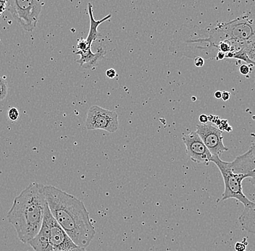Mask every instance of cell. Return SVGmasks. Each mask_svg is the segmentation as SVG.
<instances>
[{
    "mask_svg": "<svg viewBox=\"0 0 255 251\" xmlns=\"http://www.w3.org/2000/svg\"><path fill=\"white\" fill-rule=\"evenodd\" d=\"M51 214L73 242L85 249L95 238V228L84 203L52 185H44Z\"/></svg>",
    "mask_w": 255,
    "mask_h": 251,
    "instance_id": "6da1fadb",
    "label": "cell"
},
{
    "mask_svg": "<svg viewBox=\"0 0 255 251\" xmlns=\"http://www.w3.org/2000/svg\"><path fill=\"white\" fill-rule=\"evenodd\" d=\"M47 207L42 184L32 182L15 197L6 217L22 243L28 244L39 233Z\"/></svg>",
    "mask_w": 255,
    "mask_h": 251,
    "instance_id": "7a4b0ae2",
    "label": "cell"
},
{
    "mask_svg": "<svg viewBox=\"0 0 255 251\" xmlns=\"http://www.w3.org/2000/svg\"><path fill=\"white\" fill-rule=\"evenodd\" d=\"M204 38L210 48L218 52V44L223 41H235L246 44L255 38V10L226 23H218L207 30Z\"/></svg>",
    "mask_w": 255,
    "mask_h": 251,
    "instance_id": "3957f363",
    "label": "cell"
},
{
    "mask_svg": "<svg viewBox=\"0 0 255 251\" xmlns=\"http://www.w3.org/2000/svg\"><path fill=\"white\" fill-rule=\"evenodd\" d=\"M211 162L218 167L222 174L225 185L222 201L233 198L242 203L245 208L251 206L253 202L244 194L242 187V181L247 177L252 178L251 176L234 172L231 169L230 162L223 161L219 157L213 156Z\"/></svg>",
    "mask_w": 255,
    "mask_h": 251,
    "instance_id": "277c9868",
    "label": "cell"
},
{
    "mask_svg": "<svg viewBox=\"0 0 255 251\" xmlns=\"http://www.w3.org/2000/svg\"><path fill=\"white\" fill-rule=\"evenodd\" d=\"M44 2L37 0H9L7 9L25 31H33L37 25Z\"/></svg>",
    "mask_w": 255,
    "mask_h": 251,
    "instance_id": "5b68a950",
    "label": "cell"
},
{
    "mask_svg": "<svg viewBox=\"0 0 255 251\" xmlns=\"http://www.w3.org/2000/svg\"><path fill=\"white\" fill-rule=\"evenodd\" d=\"M88 12H89V17H90V29H89V34L87 39H85L87 42V49L84 52H75L76 55H80V59L78 60L77 63L83 68L87 69L95 68L99 63H100L105 55H106V51L102 47H99L97 49V52L96 53L92 52L91 47H92V43L97 40L98 36H100L97 28L100 26L102 23L106 20H109L112 17L111 14L107 15L102 20H96L93 14V7L91 3L88 4Z\"/></svg>",
    "mask_w": 255,
    "mask_h": 251,
    "instance_id": "8992f818",
    "label": "cell"
},
{
    "mask_svg": "<svg viewBox=\"0 0 255 251\" xmlns=\"http://www.w3.org/2000/svg\"><path fill=\"white\" fill-rule=\"evenodd\" d=\"M86 127L88 130H103L113 133L119 129V115L114 111L94 105L88 111Z\"/></svg>",
    "mask_w": 255,
    "mask_h": 251,
    "instance_id": "52a82bcc",
    "label": "cell"
},
{
    "mask_svg": "<svg viewBox=\"0 0 255 251\" xmlns=\"http://www.w3.org/2000/svg\"><path fill=\"white\" fill-rule=\"evenodd\" d=\"M44 218L49 226V243L52 251H71L77 249L78 246L52 217L48 205Z\"/></svg>",
    "mask_w": 255,
    "mask_h": 251,
    "instance_id": "ba28073f",
    "label": "cell"
},
{
    "mask_svg": "<svg viewBox=\"0 0 255 251\" xmlns=\"http://www.w3.org/2000/svg\"><path fill=\"white\" fill-rule=\"evenodd\" d=\"M196 132L212 156L220 157L229 150L223 144V132L213 124H199Z\"/></svg>",
    "mask_w": 255,
    "mask_h": 251,
    "instance_id": "9c48e42d",
    "label": "cell"
},
{
    "mask_svg": "<svg viewBox=\"0 0 255 251\" xmlns=\"http://www.w3.org/2000/svg\"><path fill=\"white\" fill-rule=\"evenodd\" d=\"M182 141L186 146V152L193 162L208 165L211 162L212 154L209 152L196 131L184 134Z\"/></svg>",
    "mask_w": 255,
    "mask_h": 251,
    "instance_id": "30bf717a",
    "label": "cell"
},
{
    "mask_svg": "<svg viewBox=\"0 0 255 251\" xmlns=\"http://www.w3.org/2000/svg\"><path fill=\"white\" fill-rule=\"evenodd\" d=\"M231 169L237 174H248L253 177L255 172V142L250 150L230 162Z\"/></svg>",
    "mask_w": 255,
    "mask_h": 251,
    "instance_id": "8fae6325",
    "label": "cell"
},
{
    "mask_svg": "<svg viewBox=\"0 0 255 251\" xmlns=\"http://www.w3.org/2000/svg\"><path fill=\"white\" fill-rule=\"evenodd\" d=\"M28 244L34 251H52L49 243V226L44 218L39 233Z\"/></svg>",
    "mask_w": 255,
    "mask_h": 251,
    "instance_id": "7c38bea8",
    "label": "cell"
},
{
    "mask_svg": "<svg viewBox=\"0 0 255 251\" xmlns=\"http://www.w3.org/2000/svg\"><path fill=\"white\" fill-rule=\"evenodd\" d=\"M239 221L244 230L255 235V203L245 208Z\"/></svg>",
    "mask_w": 255,
    "mask_h": 251,
    "instance_id": "4fadbf2b",
    "label": "cell"
},
{
    "mask_svg": "<svg viewBox=\"0 0 255 251\" xmlns=\"http://www.w3.org/2000/svg\"><path fill=\"white\" fill-rule=\"evenodd\" d=\"M242 49L246 52L247 56L249 57L250 60L253 61L255 65V38L250 42L247 43Z\"/></svg>",
    "mask_w": 255,
    "mask_h": 251,
    "instance_id": "5bb4252c",
    "label": "cell"
},
{
    "mask_svg": "<svg viewBox=\"0 0 255 251\" xmlns=\"http://www.w3.org/2000/svg\"><path fill=\"white\" fill-rule=\"evenodd\" d=\"M232 59H239V60L245 62V63H247V65H255V63L251 61L249 57L247 56L246 52L243 50V49H241L239 52L233 53Z\"/></svg>",
    "mask_w": 255,
    "mask_h": 251,
    "instance_id": "9a60e30c",
    "label": "cell"
},
{
    "mask_svg": "<svg viewBox=\"0 0 255 251\" xmlns=\"http://www.w3.org/2000/svg\"><path fill=\"white\" fill-rule=\"evenodd\" d=\"M7 82L4 78L0 77V101L4 100L7 96Z\"/></svg>",
    "mask_w": 255,
    "mask_h": 251,
    "instance_id": "2e32d148",
    "label": "cell"
},
{
    "mask_svg": "<svg viewBox=\"0 0 255 251\" xmlns=\"http://www.w3.org/2000/svg\"><path fill=\"white\" fill-rule=\"evenodd\" d=\"M8 116H9V120H10L11 121H16V120H18L19 118L18 110H17L16 108H12V109H9Z\"/></svg>",
    "mask_w": 255,
    "mask_h": 251,
    "instance_id": "e0dca14e",
    "label": "cell"
},
{
    "mask_svg": "<svg viewBox=\"0 0 255 251\" xmlns=\"http://www.w3.org/2000/svg\"><path fill=\"white\" fill-rule=\"evenodd\" d=\"M239 71L242 73V75H245V76H247L249 73L251 71V69H250V67L247 65H241L240 68H239Z\"/></svg>",
    "mask_w": 255,
    "mask_h": 251,
    "instance_id": "ac0fdd59",
    "label": "cell"
},
{
    "mask_svg": "<svg viewBox=\"0 0 255 251\" xmlns=\"http://www.w3.org/2000/svg\"><path fill=\"white\" fill-rule=\"evenodd\" d=\"M194 65H195V66L197 67V68H202V67H203L204 65H205V60H204V59L202 58V57H195V58H194Z\"/></svg>",
    "mask_w": 255,
    "mask_h": 251,
    "instance_id": "d6986e66",
    "label": "cell"
},
{
    "mask_svg": "<svg viewBox=\"0 0 255 251\" xmlns=\"http://www.w3.org/2000/svg\"><path fill=\"white\" fill-rule=\"evenodd\" d=\"M106 76L109 79H113L117 76V73H116V71L114 69H112L111 68V69L108 70L106 71Z\"/></svg>",
    "mask_w": 255,
    "mask_h": 251,
    "instance_id": "ffe728a7",
    "label": "cell"
},
{
    "mask_svg": "<svg viewBox=\"0 0 255 251\" xmlns=\"http://www.w3.org/2000/svg\"><path fill=\"white\" fill-rule=\"evenodd\" d=\"M235 249L237 251H245L246 246L243 243H237L235 245Z\"/></svg>",
    "mask_w": 255,
    "mask_h": 251,
    "instance_id": "44dd1931",
    "label": "cell"
},
{
    "mask_svg": "<svg viewBox=\"0 0 255 251\" xmlns=\"http://www.w3.org/2000/svg\"><path fill=\"white\" fill-rule=\"evenodd\" d=\"M7 9V1H0V15Z\"/></svg>",
    "mask_w": 255,
    "mask_h": 251,
    "instance_id": "7402d4cb",
    "label": "cell"
},
{
    "mask_svg": "<svg viewBox=\"0 0 255 251\" xmlns=\"http://www.w3.org/2000/svg\"><path fill=\"white\" fill-rule=\"evenodd\" d=\"M199 120L201 124H207L208 123L209 118L205 114H201L199 116Z\"/></svg>",
    "mask_w": 255,
    "mask_h": 251,
    "instance_id": "603a6c76",
    "label": "cell"
},
{
    "mask_svg": "<svg viewBox=\"0 0 255 251\" xmlns=\"http://www.w3.org/2000/svg\"><path fill=\"white\" fill-rule=\"evenodd\" d=\"M231 97V93L228 91L222 92V99L224 101H228Z\"/></svg>",
    "mask_w": 255,
    "mask_h": 251,
    "instance_id": "cb8c5ba5",
    "label": "cell"
},
{
    "mask_svg": "<svg viewBox=\"0 0 255 251\" xmlns=\"http://www.w3.org/2000/svg\"><path fill=\"white\" fill-rule=\"evenodd\" d=\"M215 59H216L217 60H224V59H226V54L223 53V52H218Z\"/></svg>",
    "mask_w": 255,
    "mask_h": 251,
    "instance_id": "d4e9b609",
    "label": "cell"
},
{
    "mask_svg": "<svg viewBox=\"0 0 255 251\" xmlns=\"http://www.w3.org/2000/svg\"><path fill=\"white\" fill-rule=\"evenodd\" d=\"M215 97L217 98V99H221V98H222V92L220 91V90L215 92Z\"/></svg>",
    "mask_w": 255,
    "mask_h": 251,
    "instance_id": "484cf974",
    "label": "cell"
},
{
    "mask_svg": "<svg viewBox=\"0 0 255 251\" xmlns=\"http://www.w3.org/2000/svg\"><path fill=\"white\" fill-rule=\"evenodd\" d=\"M71 251H87L85 249H81V248L78 247L77 249H74V250H72Z\"/></svg>",
    "mask_w": 255,
    "mask_h": 251,
    "instance_id": "4316f807",
    "label": "cell"
},
{
    "mask_svg": "<svg viewBox=\"0 0 255 251\" xmlns=\"http://www.w3.org/2000/svg\"><path fill=\"white\" fill-rule=\"evenodd\" d=\"M191 99H192V101H196V97H192Z\"/></svg>",
    "mask_w": 255,
    "mask_h": 251,
    "instance_id": "83f0119b",
    "label": "cell"
}]
</instances>
